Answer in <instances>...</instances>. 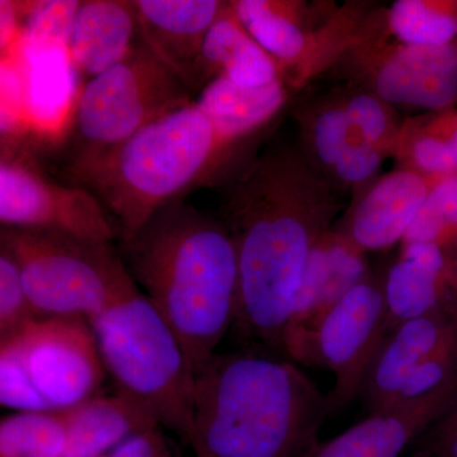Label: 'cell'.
<instances>
[{
  "label": "cell",
  "instance_id": "6da1fadb",
  "mask_svg": "<svg viewBox=\"0 0 457 457\" xmlns=\"http://www.w3.org/2000/svg\"><path fill=\"white\" fill-rule=\"evenodd\" d=\"M220 219L237 258L233 329L255 347L284 354L286 330L306 262L339 212L338 192L299 146L273 144L225 174Z\"/></svg>",
  "mask_w": 457,
  "mask_h": 457
},
{
  "label": "cell",
  "instance_id": "7a4b0ae2",
  "mask_svg": "<svg viewBox=\"0 0 457 457\" xmlns=\"http://www.w3.org/2000/svg\"><path fill=\"white\" fill-rule=\"evenodd\" d=\"M119 252L197 375L218 353L237 317L239 270L227 225L220 216L177 201L120 242Z\"/></svg>",
  "mask_w": 457,
  "mask_h": 457
},
{
  "label": "cell",
  "instance_id": "3957f363",
  "mask_svg": "<svg viewBox=\"0 0 457 457\" xmlns=\"http://www.w3.org/2000/svg\"><path fill=\"white\" fill-rule=\"evenodd\" d=\"M328 416V396L293 361L216 353L196 375L187 445L196 457H305Z\"/></svg>",
  "mask_w": 457,
  "mask_h": 457
},
{
  "label": "cell",
  "instance_id": "277c9868",
  "mask_svg": "<svg viewBox=\"0 0 457 457\" xmlns=\"http://www.w3.org/2000/svg\"><path fill=\"white\" fill-rule=\"evenodd\" d=\"M237 145L192 104L117 145L71 159L68 173L98 198L126 242L167 204L219 183Z\"/></svg>",
  "mask_w": 457,
  "mask_h": 457
},
{
  "label": "cell",
  "instance_id": "5b68a950",
  "mask_svg": "<svg viewBox=\"0 0 457 457\" xmlns=\"http://www.w3.org/2000/svg\"><path fill=\"white\" fill-rule=\"evenodd\" d=\"M89 323L116 392L137 400L187 444L196 374L161 312L139 290Z\"/></svg>",
  "mask_w": 457,
  "mask_h": 457
},
{
  "label": "cell",
  "instance_id": "8992f818",
  "mask_svg": "<svg viewBox=\"0 0 457 457\" xmlns=\"http://www.w3.org/2000/svg\"><path fill=\"white\" fill-rule=\"evenodd\" d=\"M38 314L95 318L140 290L112 243L41 230L0 228Z\"/></svg>",
  "mask_w": 457,
  "mask_h": 457
},
{
  "label": "cell",
  "instance_id": "52a82bcc",
  "mask_svg": "<svg viewBox=\"0 0 457 457\" xmlns=\"http://www.w3.org/2000/svg\"><path fill=\"white\" fill-rule=\"evenodd\" d=\"M195 97L187 84L140 42L121 62L87 80L78 93L69 129L73 158L117 145L195 104Z\"/></svg>",
  "mask_w": 457,
  "mask_h": 457
},
{
  "label": "cell",
  "instance_id": "ba28073f",
  "mask_svg": "<svg viewBox=\"0 0 457 457\" xmlns=\"http://www.w3.org/2000/svg\"><path fill=\"white\" fill-rule=\"evenodd\" d=\"M352 86L375 93L392 106L446 110L457 104V42L417 46L389 42L361 26L337 60Z\"/></svg>",
  "mask_w": 457,
  "mask_h": 457
},
{
  "label": "cell",
  "instance_id": "9c48e42d",
  "mask_svg": "<svg viewBox=\"0 0 457 457\" xmlns=\"http://www.w3.org/2000/svg\"><path fill=\"white\" fill-rule=\"evenodd\" d=\"M385 273L371 272L323 315L295 353L293 362L335 375L328 394L330 416L360 398L366 376L387 332Z\"/></svg>",
  "mask_w": 457,
  "mask_h": 457
},
{
  "label": "cell",
  "instance_id": "30bf717a",
  "mask_svg": "<svg viewBox=\"0 0 457 457\" xmlns=\"http://www.w3.org/2000/svg\"><path fill=\"white\" fill-rule=\"evenodd\" d=\"M4 341L16 345L33 386L50 411H64L97 395L106 378L88 319L44 315Z\"/></svg>",
  "mask_w": 457,
  "mask_h": 457
},
{
  "label": "cell",
  "instance_id": "8fae6325",
  "mask_svg": "<svg viewBox=\"0 0 457 457\" xmlns=\"http://www.w3.org/2000/svg\"><path fill=\"white\" fill-rule=\"evenodd\" d=\"M2 227L41 228L110 242L117 239L97 197L77 185H62L26 154L2 153L0 164Z\"/></svg>",
  "mask_w": 457,
  "mask_h": 457
},
{
  "label": "cell",
  "instance_id": "7c38bea8",
  "mask_svg": "<svg viewBox=\"0 0 457 457\" xmlns=\"http://www.w3.org/2000/svg\"><path fill=\"white\" fill-rule=\"evenodd\" d=\"M240 22L278 62L288 89L302 88L321 65L341 57L361 26L351 14H337L315 29L305 3L284 0L230 2Z\"/></svg>",
  "mask_w": 457,
  "mask_h": 457
},
{
  "label": "cell",
  "instance_id": "4fadbf2b",
  "mask_svg": "<svg viewBox=\"0 0 457 457\" xmlns=\"http://www.w3.org/2000/svg\"><path fill=\"white\" fill-rule=\"evenodd\" d=\"M300 149L335 191L361 194L387 156L351 119L341 89L305 102L295 112Z\"/></svg>",
  "mask_w": 457,
  "mask_h": 457
},
{
  "label": "cell",
  "instance_id": "5bb4252c",
  "mask_svg": "<svg viewBox=\"0 0 457 457\" xmlns=\"http://www.w3.org/2000/svg\"><path fill=\"white\" fill-rule=\"evenodd\" d=\"M456 342L457 312L408 319L387 330L360 394L370 413L398 404L408 381Z\"/></svg>",
  "mask_w": 457,
  "mask_h": 457
},
{
  "label": "cell",
  "instance_id": "9a60e30c",
  "mask_svg": "<svg viewBox=\"0 0 457 457\" xmlns=\"http://www.w3.org/2000/svg\"><path fill=\"white\" fill-rule=\"evenodd\" d=\"M371 272L362 249L335 227L328 230L306 262L286 330L284 356L293 361L319 319Z\"/></svg>",
  "mask_w": 457,
  "mask_h": 457
},
{
  "label": "cell",
  "instance_id": "2e32d148",
  "mask_svg": "<svg viewBox=\"0 0 457 457\" xmlns=\"http://www.w3.org/2000/svg\"><path fill=\"white\" fill-rule=\"evenodd\" d=\"M441 180L399 167L365 189L335 228L365 253L386 251L404 240L420 207Z\"/></svg>",
  "mask_w": 457,
  "mask_h": 457
},
{
  "label": "cell",
  "instance_id": "e0dca14e",
  "mask_svg": "<svg viewBox=\"0 0 457 457\" xmlns=\"http://www.w3.org/2000/svg\"><path fill=\"white\" fill-rule=\"evenodd\" d=\"M456 398L457 378L425 398L371 411L305 457H400Z\"/></svg>",
  "mask_w": 457,
  "mask_h": 457
},
{
  "label": "cell",
  "instance_id": "ac0fdd59",
  "mask_svg": "<svg viewBox=\"0 0 457 457\" xmlns=\"http://www.w3.org/2000/svg\"><path fill=\"white\" fill-rule=\"evenodd\" d=\"M384 286L387 330L408 319L457 312V255L435 243H403Z\"/></svg>",
  "mask_w": 457,
  "mask_h": 457
},
{
  "label": "cell",
  "instance_id": "d6986e66",
  "mask_svg": "<svg viewBox=\"0 0 457 457\" xmlns=\"http://www.w3.org/2000/svg\"><path fill=\"white\" fill-rule=\"evenodd\" d=\"M140 41L192 90L204 38L225 3L218 0H134Z\"/></svg>",
  "mask_w": 457,
  "mask_h": 457
},
{
  "label": "cell",
  "instance_id": "ffe728a7",
  "mask_svg": "<svg viewBox=\"0 0 457 457\" xmlns=\"http://www.w3.org/2000/svg\"><path fill=\"white\" fill-rule=\"evenodd\" d=\"M140 42L134 0H87L80 2L65 54L89 80L121 62Z\"/></svg>",
  "mask_w": 457,
  "mask_h": 457
},
{
  "label": "cell",
  "instance_id": "44dd1931",
  "mask_svg": "<svg viewBox=\"0 0 457 457\" xmlns=\"http://www.w3.org/2000/svg\"><path fill=\"white\" fill-rule=\"evenodd\" d=\"M218 78H227L243 87L266 86L281 79L278 62L246 31L230 2L225 3L204 38L192 92L197 97Z\"/></svg>",
  "mask_w": 457,
  "mask_h": 457
},
{
  "label": "cell",
  "instance_id": "7402d4cb",
  "mask_svg": "<svg viewBox=\"0 0 457 457\" xmlns=\"http://www.w3.org/2000/svg\"><path fill=\"white\" fill-rule=\"evenodd\" d=\"M62 411L68 433L65 457H104L135 433L159 426L145 407L119 392L99 393Z\"/></svg>",
  "mask_w": 457,
  "mask_h": 457
},
{
  "label": "cell",
  "instance_id": "603a6c76",
  "mask_svg": "<svg viewBox=\"0 0 457 457\" xmlns=\"http://www.w3.org/2000/svg\"><path fill=\"white\" fill-rule=\"evenodd\" d=\"M284 80L261 87H243L218 78L198 93L196 106L228 139L240 144L273 119L288 99Z\"/></svg>",
  "mask_w": 457,
  "mask_h": 457
},
{
  "label": "cell",
  "instance_id": "cb8c5ba5",
  "mask_svg": "<svg viewBox=\"0 0 457 457\" xmlns=\"http://www.w3.org/2000/svg\"><path fill=\"white\" fill-rule=\"evenodd\" d=\"M385 20L403 44L446 46L457 42V2L453 0H398Z\"/></svg>",
  "mask_w": 457,
  "mask_h": 457
},
{
  "label": "cell",
  "instance_id": "d4e9b609",
  "mask_svg": "<svg viewBox=\"0 0 457 457\" xmlns=\"http://www.w3.org/2000/svg\"><path fill=\"white\" fill-rule=\"evenodd\" d=\"M62 411H14L0 422V457H65Z\"/></svg>",
  "mask_w": 457,
  "mask_h": 457
},
{
  "label": "cell",
  "instance_id": "484cf974",
  "mask_svg": "<svg viewBox=\"0 0 457 457\" xmlns=\"http://www.w3.org/2000/svg\"><path fill=\"white\" fill-rule=\"evenodd\" d=\"M79 5L78 0L18 2L22 22L20 50L66 51Z\"/></svg>",
  "mask_w": 457,
  "mask_h": 457
},
{
  "label": "cell",
  "instance_id": "4316f807",
  "mask_svg": "<svg viewBox=\"0 0 457 457\" xmlns=\"http://www.w3.org/2000/svg\"><path fill=\"white\" fill-rule=\"evenodd\" d=\"M403 243H435L457 254V176L441 180L432 189Z\"/></svg>",
  "mask_w": 457,
  "mask_h": 457
},
{
  "label": "cell",
  "instance_id": "83f0119b",
  "mask_svg": "<svg viewBox=\"0 0 457 457\" xmlns=\"http://www.w3.org/2000/svg\"><path fill=\"white\" fill-rule=\"evenodd\" d=\"M38 317L42 315L27 294L16 261L0 248V341L16 335Z\"/></svg>",
  "mask_w": 457,
  "mask_h": 457
},
{
  "label": "cell",
  "instance_id": "f1b7e54d",
  "mask_svg": "<svg viewBox=\"0 0 457 457\" xmlns=\"http://www.w3.org/2000/svg\"><path fill=\"white\" fill-rule=\"evenodd\" d=\"M0 403L14 411H49L27 374L16 345L0 342Z\"/></svg>",
  "mask_w": 457,
  "mask_h": 457
},
{
  "label": "cell",
  "instance_id": "f546056e",
  "mask_svg": "<svg viewBox=\"0 0 457 457\" xmlns=\"http://www.w3.org/2000/svg\"><path fill=\"white\" fill-rule=\"evenodd\" d=\"M408 123L417 135V146L423 163L435 173L444 177L457 176V107L453 130L445 140L429 137Z\"/></svg>",
  "mask_w": 457,
  "mask_h": 457
},
{
  "label": "cell",
  "instance_id": "4dcf8cb0",
  "mask_svg": "<svg viewBox=\"0 0 457 457\" xmlns=\"http://www.w3.org/2000/svg\"><path fill=\"white\" fill-rule=\"evenodd\" d=\"M414 453L457 457V398L414 444Z\"/></svg>",
  "mask_w": 457,
  "mask_h": 457
},
{
  "label": "cell",
  "instance_id": "1f68e13d",
  "mask_svg": "<svg viewBox=\"0 0 457 457\" xmlns=\"http://www.w3.org/2000/svg\"><path fill=\"white\" fill-rule=\"evenodd\" d=\"M106 457H177L165 440L161 426L152 427L126 438Z\"/></svg>",
  "mask_w": 457,
  "mask_h": 457
},
{
  "label": "cell",
  "instance_id": "d6a6232c",
  "mask_svg": "<svg viewBox=\"0 0 457 457\" xmlns=\"http://www.w3.org/2000/svg\"><path fill=\"white\" fill-rule=\"evenodd\" d=\"M411 457H431V456L426 455V453H414V455L411 456Z\"/></svg>",
  "mask_w": 457,
  "mask_h": 457
},
{
  "label": "cell",
  "instance_id": "836d02e7",
  "mask_svg": "<svg viewBox=\"0 0 457 457\" xmlns=\"http://www.w3.org/2000/svg\"><path fill=\"white\" fill-rule=\"evenodd\" d=\"M104 457H106V456H104Z\"/></svg>",
  "mask_w": 457,
  "mask_h": 457
}]
</instances>
